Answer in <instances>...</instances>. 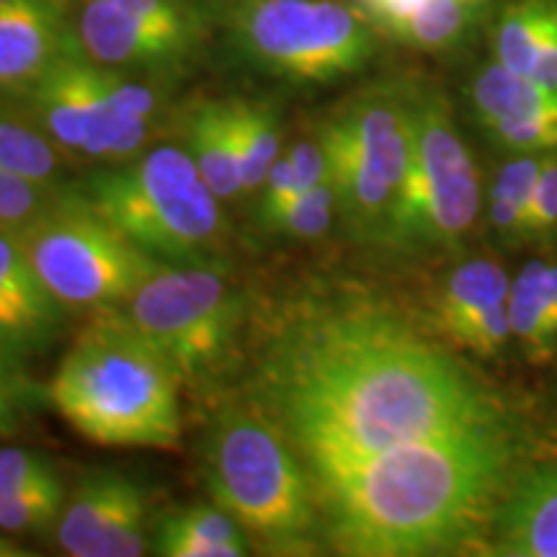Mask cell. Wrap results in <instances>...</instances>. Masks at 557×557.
I'll list each match as a JSON object with an SVG mask.
<instances>
[{
  "instance_id": "obj_1",
  "label": "cell",
  "mask_w": 557,
  "mask_h": 557,
  "mask_svg": "<svg viewBox=\"0 0 557 557\" xmlns=\"http://www.w3.org/2000/svg\"><path fill=\"white\" fill-rule=\"evenodd\" d=\"M250 398L295 444L310 475L508 421L470 369L364 299L292 310L261 348Z\"/></svg>"
},
{
  "instance_id": "obj_2",
  "label": "cell",
  "mask_w": 557,
  "mask_h": 557,
  "mask_svg": "<svg viewBox=\"0 0 557 557\" xmlns=\"http://www.w3.org/2000/svg\"><path fill=\"white\" fill-rule=\"evenodd\" d=\"M511 421L447 431L310 475L320 532L341 555L416 557L462 545L511 472Z\"/></svg>"
},
{
  "instance_id": "obj_3",
  "label": "cell",
  "mask_w": 557,
  "mask_h": 557,
  "mask_svg": "<svg viewBox=\"0 0 557 557\" xmlns=\"http://www.w3.org/2000/svg\"><path fill=\"white\" fill-rule=\"evenodd\" d=\"M181 387L176 367L122 310H101L62 357L50 400L99 447L176 449Z\"/></svg>"
},
{
  "instance_id": "obj_4",
  "label": "cell",
  "mask_w": 557,
  "mask_h": 557,
  "mask_svg": "<svg viewBox=\"0 0 557 557\" xmlns=\"http://www.w3.org/2000/svg\"><path fill=\"white\" fill-rule=\"evenodd\" d=\"M205 483L214 504L267 555H312L320 545L315 491L302 457L271 418L225 408L205 438Z\"/></svg>"
},
{
  "instance_id": "obj_5",
  "label": "cell",
  "mask_w": 557,
  "mask_h": 557,
  "mask_svg": "<svg viewBox=\"0 0 557 557\" xmlns=\"http://www.w3.org/2000/svg\"><path fill=\"white\" fill-rule=\"evenodd\" d=\"M75 191L152 259L171 267H220L225 259L222 201L186 148L158 145L107 163Z\"/></svg>"
},
{
  "instance_id": "obj_6",
  "label": "cell",
  "mask_w": 557,
  "mask_h": 557,
  "mask_svg": "<svg viewBox=\"0 0 557 557\" xmlns=\"http://www.w3.org/2000/svg\"><path fill=\"white\" fill-rule=\"evenodd\" d=\"M416 137V88L382 83L346 101L320 127L338 220L354 240L385 246Z\"/></svg>"
},
{
  "instance_id": "obj_7",
  "label": "cell",
  "mask_w": 557,
  "mask_h": 557,
  "mask_svg": "<svg viewBox=\"0 0 557 557\" xmlns=\"http://www.w3.org/2000/svg\"><path fill=\"white\" fill-rule=\"evenodd\" d=\"M480 214V176L472 152L438 90L416 88V137L389 218L385 248L449 253Z\"/></svg>"
},
{
  "instance_id": "obj_8",
  "label": "cell",
  "mask_w": 557,
  "mask_h": 557,
  "mask_svg": "<svg viewBox=\"0 0 557 557\" xmlns=\"http://www.w3.org/2000/svg\"><path fill=\"white\" fill-rule=\"evenodd\" d=\"M227 26L248 65L289 83L348 78L377 52L367 13L338 0H243Z\"/></svg>"
},
{
  "instance_id": "obj_9",
  "label": "cell",
  "mask_w": 557,
  "mask_h": 557,
  "mask_svg": "<svg viewBox=\"0 0 557 557\" xmlns=\"http://www.w3.org/2000/svg\"><path fill=\"white\" fill-rule=\"evenodd\" d=\"M16 238L45 287L67 310H120L139 284L165 267L124 238L75 186Z\"/></svg>"
},
{
  "instance_id": "obj_10",
  "label": "cell",
  "mask_w": 557,
  "mask_h": 557,
  "mask_svg": "<svg viewBox=\"0 0 557 557\" xmlns=\"http://www.w3.org/2000/svg\"><path fill=\"white\" fill-rule=\"evenodd\" d=\"M120 310L191 389L214 385L238 351L243 299L220 267L165 263Z\"/></svg>"
},
{
  "instance_id": "obj_11",
  "label": "cell",
  "mask_w": 557,
  "mask_h": 557,
  "mask_svg": "<svg viewBox=\"0 0 557 557\" xmlns=\"http://www.w3.org/2000/svg\"><path fill=\"white\" fill-rule=\"evenodd\" d=\"M21 99L60 152L107 163L111 67L88 60L75 45Z\"/></svg>"
},
{
  "instance_id": "obj_12",
  "label": "cell",
  "mask_w": 557,
  "mask_h": 557,
  "mask_svg": "<svg viewBox=\"0 0 557 557\" xmlns=\"http://www.w3.org/2000/svg\"><path fill=\"white\" fill-rule=\"evenodd\" d=\"M58 545L73 557L148 553V498L143 485L116 470L88 472L65 498Z\"/></svg>"
},
{
  "instance_id": "obj_13",
  "label": "cell",
  "mask_w": 557,
  "mask_h": 557,
  "mask_svg": "<svg viewBox=\"0 0 557 557\" xmlns=\"http://www.w3.org/2000/svg\"><path fill=\"white\" fill-rule=\"evenodd\" d=\"M67 308L45 287L18 238L0 230V367L24 372L65 329Z\"/></svg>"
},
{
  "instance_id": "obj_14",
  "label": "cell",
  "mask_w": 557,
  "mask_h": 557,
  "mask_svg": "<svg viewBox=\"0 0 557 557\" xmlns=\"http://www.w3.org/2000/svg\"><path fill=\"white\" fill-rule=\"evenodd\" d=\"M508 287L511 278L498 263L475 259L457 267L434 299L438 331L475 357H498L511 341Z\"/></svg>"
},
{
  "instance_id": "obj_15",
  "label": "cell",
  "mask_w": 557,
  "mask_h": 557,
  "mask_svg": "<svg viewBox=\"0 0 557 557\" xmlns=\"http://www.w3.org/2000/svg\"><path fill=\"white\" fill-rule=\"evenodd\" d=\"M75 0H0V96H24L75 47Z\"/></svg>"
},
{
  "instance_id": "obj_16",
  "label": "cell",
  "mask_w": 557,
  "mask_h": 557,
  "mask_svg": "<svg viewBox=\"0 0 557 557\" xmlns=\"http://www.w3.org/2000/svg\"><path fill=\"white\" fill-rule=\"evenodd\" d=\"M493 553L506 557H557V468L521 475L500 498Z\"/></svg>"
},
{
  "instance_id": "obj_17",
  "label": "cell",
  "mask_w": 557,
  "mask_h": 557,
  "mask_svg": "<svg viewBox=\"0 0 557 557\" xmlns=\"http://www.w3.org/2000/svg\"><path fill=\"white\" fill-rule=\"evenodd\" d=\"M250 537L218 504H191L160 517L152 553L163 557H243Z\"/></svg>"
},
{
  "instance_id": "obj_18",
  "label": "cell",
  "mask_w": 557,
  "mask_h": 557,
  "mask_svg": "<svg viewBox=\"0 0 557 557\" xmlns=\"http://www.w3.org/2000/svg\"><path fill=\"white\" fill-rule=\"evenodd\" d=\"M184 148L220 201H235L243 197L225 99H201L186 109Z\"/></svg>"
},
{
  "instance_id": "obj_19",
  "label": "cell",
  "mask_w": 557,
  "mask_h": 557,
  "mask_svg": "<svg viewBox=\"0 0 557 557\" xmlns=\"http://www.w3.org/2000/svg\"><path fill=\"white\" fill-rule=\"evenodd\" d=\"M508 323L532 361H545L557 348V267L532 261L511 278Z\"/></svg>"
},
{
  "instance_id": "obj_20",
  "label": "cell",
  "mask_w": 557,
  "mask_h": 557,
  "mask_svg": "<svg viewBox=\"0 0 557 557\" xmlns=\"http://www.w3.org/2000/svg\"><path fill=\"white\" fill-rule=\"evenodd\" d=\"M230 135L243 184V197H256L271 165L282 156V120L276 103L261 99H225Z\"/></svg>"
},
{
  "instance_id": "obj_21",
  "label": "cell",
  "mask_w": 557,
  "mask_h": 557,
  "mask_svg": "<svg viewBox=\"0 0 557 557\" xmlns=\"http://www.w3.org/2000/svg\"><path fill=\"white\" fill-rule=\"evenodd\" d=\"M470 101L478 122L483 124L557 109V90L542 86L532 75L513 73L498 60H493L472 81Z\"/></svg>"
},
{
  "instance_id": "obj_22",
  "label": "cell",
  "mask_w": 557,
  "mask_h": 557,
  "mask_svg": "<svg viewBox=\"0 0 557 557\" xmlns=\"http://www.w3.org/2000/svg\"><path fill=\"white\" fill-rule=\"evenodd\" d=\"M557 26V0H508L496 21V60L532 75L537 54Z\"/></svg>"
},
{
  "instance_id": "obj_23",
  "label": "cell",
  "mask_w": 557,
  "mask_h": 557,
  "mask_svg": "<svg viewBox=\"0 0 557 557\" xmlns=\"http://www.w3.org/2000/svg\"><path fill=\"white\" fill-rule=\"evenodd\" d=\"M485 5L487 0H426L389 34L423 52L451 50L472 32Z\"/></svg>"
},
{
  "instance_id": "obj_24",
  "label": "cell",
  "mask_w": 557,
  "mask_h": 557,
  "mask_svg": "<svg viewBox=\"0 0 557 557\" xmlns=\"http://www.w3.org/2000/svg\"><path fill=\"white\" fill-rule=\"evenodd\" d=\"M542 158L545 156H517L498 171L491 189L487 220L496 235L508 246L527 240V218L532 207L534 184H537Z\"/></svg>"
},
{
  "instance_id": "obj_25",
  "label": "cell",
  "mask_w": 557,
  "mask_h": 557,
  "mask_svg": "<svg viewBox=\"0 0 557 557\" xmlns=\"http://www.w3.org/2000/svg\"><path fill=\"white\" fill-rule=\"evenodd\" d=\"M0 169L37 181H60V148L37 124L24 122L0 96Z\"/></svg>"
},
{
  "instance_id": "obj_26",
  "label": "cell",
  "mask_w": 557,
  "mask_h": 557,
  "mask_svg": "<svg viewBox=\"0 0 557 557\" xmlns=\"http://www.w3.org/2000/svg\"><path fill=\"white\" fill-rule=\"evenodd\" d=\"M62 181H37L0 169V230L21 233L65 197Z\"/></svg>"
},
{
  "instance_id": "obj_27",
  "label": "cell",
  "mask_w": 557,
  "mask_h": 557,
  "mask_svg": "<svg viewBox=\"0 0 557 557\" xmlns=\"http://www.w3.org/2000/svg\"><path fill=\"white\" fill-rule=\"evenodd\" d=\"M65 498L60 475L18 493L0 504V532L41 534L50 527H58Z\"/></svg>"
},
{
  "instance_id": "obj_28",
  "label": "cell",
  "mask_w": 557,
  "mask_h": 557,
  "mask_svg": "<svg viewBox=\"0 0 557 557\" xmlns=\"http://www.w3.org/2000/svg\"><path fill=\"white\" fill-rule=\"evenodd\" d=\"M485 135L513 156H547L557 152V109L511 120L483 122Z\"/></svg>"
},
{
  "instance_id": "obj_29",
  "label": "cell",
  "mask_w": 557,
  "mask_h": 557,
  "mask_svg": "<svg viewBox=\"0 0 557 557\" xmlns=\"http://www.w3.org/2000/svg\"><path fill=\"white\" fill-rule=\"evenodd\" d=\"M336 218H338V201L329 178L323 181V184H318L315 189L305 191L302 197L292 201L287 212L276 220V225L271 233L287 235V238H297V240H315L329 233Z\"/></svg>"
},
{
  "instance_id": "obj_30",
  "label": "cell",
  "mask_w": 557,
  "mask_h": 557,
  "mask_svg": "<svg viewBox=\"0 0 557 557\" xmlns=\"http://www.w3.org/2000/svg\"><path fill=\"white\" fill-rule=\"evenodd\" d=\"M54 475H58L54 465L39 451L3 447L0 449V504Z\"/></svg>"
},
{
  "instance_id": "obj_31",
  "label": "cell",
  "mask_w": 557,
  "mask_h": 557,
  "mask_svg": "<svg viewBox=\"0 0 557 557\" xmlns=\"http://www.w3.org/2000/svg\"><path fill=\"white\" fill-rule=\"evenodd\" d=\"M557 233V152L542 158V169L534 184L532 207L527 218V240H545Z\"/></svg>"
},
{
  "instance_id": "obj_32",
  "label": "cell",
  "mask_w": 557,
  "mask_h": 557,
  "mask_svg": "<svg viewBox=\"0 0 557 557\" xmlns=\"http://www.w3.org/2000/svg\"><path fill=\"white\" fill-rule=\"evenodd\" d=\"M26 403H29V387H26L24 372L0 367V436L16 429Z\"/></svg>"
},
{
  "instance_id": "obj_33",
  "label": "cell",
  "mask_w": 557,
  "mask_h": 557,
  "mask_svg": "<svg viewBox=\"0 0 557 557\" xmlns=\"http://www.w3.org/2000/svg\"><path fill=\"white\" fill-rule=\"evenodd\" d=\"M532 78L540 81L542 86L557 90V26L549 34L542 52L537 54V62L532 67Z\"/></svg>"
},
{
  "instance_id": "obj_34",
  "label": "cell",
  "mask_w": 557,
  "mask_h": 557,
  "mask_svg": "<svg viewBox=\"0 0 557 557\" xmlns=\"http://www.w3.org/2000/svg\"><path fill=\"white\" fill-rule=\"evenodd\" d=\"M29 549H21L16 542L0 534V557H29Z\"/></svg>"
}]
</instances>
